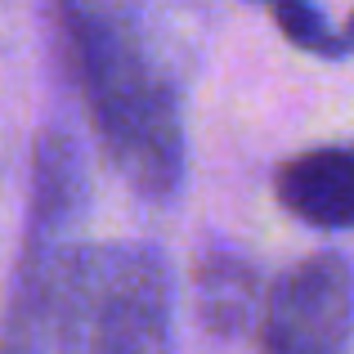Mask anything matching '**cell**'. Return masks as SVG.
<instances>
[{
    "label": "cell",
    "instance_id": "obj_4",
    "mask_svg": "<svg viewBox=\"0 0 354 354\" xmlns=\"http://www.w3.org/2000/svg\"><path fill=\"white\" fill-rule=\"evenodd\" d=\"M274 193L296 220L319 229H354V148L328 144L278 166Z\"/></svg>",
    "mask_w": 354,
    "mask_h": 354
},
{
    "label": "cell",
    "instance_id": "obj_3",
    "mask_svg": "<svg viewBox=\"0 0 354 354\" xmlns=\"http://www.w3.org/2000/svg\"><path fill=\"white\" fill-rule=\"evenodd\" d=\"M354 332V269L337 251L292 265L265 296L260 354H346Z\"/></svg>",
    "mask_w": 354,
    "mask_h": 354
},
{
    "label": "cell",
    "instance_id": "obj_5",
    "mask_svg": "<svg viewBox=\"0 0 354 354\" xmlns=\"http://www.w3.org/2000/svg\"><path fill=\"white\" fill-rule=\"evenodd\" d=\"M198 310L216 332H251L265 319V301H260V283L251 274V265L242 260H225V256H202L198 260Z\"/></svg>",
    "mask_w": 354,
    "mask_h": 354
},
{
    "label": "cell",
    "instance_id": "obj_1",
    "mask_svg": "<svg viewBox=\"0 0 354 354\" xmlns=\"http://www.w3.org/2000/svg\"><path fill=\"white\" fill-rule=\"evenodd\" d=\"M63 36L108 157L139 189L166 193L180 175V126L171 95L153 81L135 41L95 5L68 0Z\"/></svg>",
    "mask_w": 354,
    "mask_h": 354
},
{
    "label": "cell",
    "instance_id": "obj_6",
    "mask_svg": "<svg viewBox=\"0 0 354 354\" xmlns=\"http://www.w3.org/2000/svg\"><path fill=\"white\" fill-rule=\"evenodd\" d=\"M269 18L283 27V36L292 45L332 59V41H337V36H328V27H323V18L314 14V5H305V0H269Z\"/></svg>",
    "mask_w": 354,
    "mask_h": 354
},
{
    "label": "cell",
    "instance_id": "obj_2",
    "mask_svg": "<svg viewBox=\"0 0 354 354\" xmlns=\"http://www.w3.org/2000/svg\"><path fill=\"white\" fill-rule=\"evenodd\" d=\"M59 328L68 354H166L157 265L139 251H86L63 269Z\"/></svg>",
    "mask_w": 354,
    "mask_h": 354
},
{
    "label": "cell",
    "instance_id": "obj_7",
    "mask_svg": "<svg viewBox=\"0 0 354 354\" xmlns=\"http://www.w3.org/2000/svg\"><path fill=\"white\" fill-rule=\"evenodd\" d=\"M346 54H354V18L346 23V32L332 41V59H346Z\"/></svg>",
    "mask_w": 354,
    "mask_h": 354
}]
</instances>
